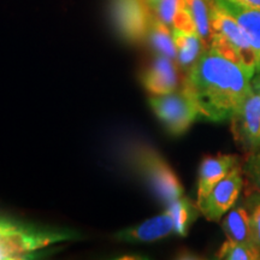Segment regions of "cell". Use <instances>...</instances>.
<instances>
[{
	"label": "cell",
	"mask_w": 260,
	"mask_h": 260,
	"mask_svg": "<svg viewBox=\"0 0 260 260\" xmlns=\"http://www.w3.org/2000/svg\"><path fill=\"white\" fill-rule=\"evenodd\" d=\"M146 3H147L149 8H151L152 11H153L154 8L157 6V4L159 3V0H146Z\"/></svg>",
	"instance_id": "603a6c76"
},
{
	"label": "cell",
	"mask_w": 260,
	"mask_h": 260,
	"mask_svg": "<svg viewBox=\"0 0 260 260\" xmlns=\"http://www.w3.org/2000/svg\"><path fill=\"white\" fill-rule=\"evenodd\" d=\"M165 210L171 214L175 225V235L177 236H187L189 228L200 212L198 205H194L193 201L186 197L174 200L167 205Z\"/></svg>",
	"instance_id": "9a60e30c"
},
{
	"label": "cell",
	"mask_w": 260,
	"mask_h": 260,
	"mask_svg": "<svg viewBox=\"0 0 260 260\" xmlns=\"http://www.w3.org/2000/svg\"><path fill=\"white\" fill-rule=\"evenodd\" d=\"M234 140L245 153L260 147V82L252 79V88L230 119Z\"/></svg>",
	"instance_id": "8992f818"
},
{
	"label": "cell",
	"mask_w": 260,
	"mask_h": 260,
	"mask_svg": "<svg viewBox=\"0 0 260 260\" xmlns=\"http://www.w3.org/2000/svg\"><path fill=\"white\" fill-rule=\"evenodd\" d=\"M253 80H255V79H253ZM255 81H258V82H260V81H259V80H255Z\"/></svg>",
	"instance_id": "cb8c5ba5"
},
{
	"label": "cell",
	"mask_w": 260,
	"mask_h": 260,
	"mask_svg": "<svg viewBox=\"0 0 260 260\" xmlns=\"http://www.w3.org/2000/svg\"><path fill=\"white\" fill-rule=\"evenodd\" d=\"M217 259L223 260H260V248L226 239L217 252Z\"/></svg>",
	"instance_id": "e0dca14e"
},
{
	"label": "cell",
	"mask_w": 260,
	"mask_h": 260,
	"mask_svg": "<svg viewBox=\"0 0 260 260\" xmlns=\"http://www.w3.org/2000/svg\"><path fill=\"white\" fill-rule=\"evenodd\" d=\"M184 2L193 16L198 34L205 41H209L211 35L210 2L209 0H184Z\"/></svg>",
	"instance_id": "ac0fdd59"
},
{
	"label": "cell",
	"mask_w": 260,
	"mask_h": 260,
	"mask_svg": "<svg viewBox=\"0 0 260 260\" xmlns=\"http://www.w3.org/2000/svg\"><path fill=\"white\" fill-rule=\"evenodd\" d=\"M76 232L0 216V260L34 258L41 249L76 239Z\"/></svg>",
	"instance_id": "7a4b0ae2"
},
{
	"label": "cell",
	"mask_w": 260,
	"mask_h": 260,
	"mask_svg": "<svg viewBox=\"0 0 260 260\" xmlns=\"http://www.w3.org/2000/svg\"><path fill=\"white\" fill-rule=\"evenodd\" d=\"M254 74L207 46L187 70L182 86L199 110L200 118L222 123L232 119L252 88Z\"/></svg>",
	"instance_id": "6da1fadb"
},
{
	"label": "cell",
	"mask_w": 260,
	"mask_h": 260,
	"mask_svg": "<svg viewBox=\"0 0 260 260\" xmlns=\"http://www.w3.org/2000/svg\"><path fill=\"white\" fill-rule=\"evenodd\" d=\"M230 14L245 30L255 57V73L253 79L260 81V11L236 5L229 0H220Z\"/></svg>",
	"instance_id": "7c38bea8"
},
{
	"label": "cell",
	"mask_w": 260,
	"mask_h": 260,
	"mask_svg": "<svg viewBox=\"0 0 260 260\" xmlns=\"http://www.w3.org/2000/svg\"><path fill=\"white\" fill-rule=\"evenodd\" d=\"M246 207L251 219L253 239L255 245L260 248V193L252 189V194L247 199Z\"/></svg>",
	"instance_id": "ffe728a7"
},
{
	"label": "cell",
	"mask_w": 260,
	"mask_h": 260,
	"mask_svg": "<svg viewBox=\"0 0 260 260\" xmlns=\"http://www.w3.org/2000/svg\"><path fill=\"white\" fill-rule=\"evenodd\" d=\"M183 4L184 0H159L153 12L161 22L171 27L175 16Z\"/></svg>",
	"instance_id": "44dd1931"
},
{
	"label": "cell",
	"mask_w": 260,
	"mask_h": 260,
	"mask_svg": "<svg viewBox=\"0 0 260 260\" xmlns=\"http://www.w3.org/2000/svg\"><path fill=\"white\" fill-rule=\"evenodd\" d=\"M209 2L211 21L209 47L254 74V52L241 24L224 8L220 0Z\"/></svg>",
	"instance_id": "3957f363"
},
{
	"label": "cell",
	"mask_w": 260,
	"mask_h": 260,
	"mask_svg": "<svg viewBox=\"0 0 260 260\" xmlns=\"http://www.w3.org/2000/svg\"><path fill=\"white\" fill-rule=\"evenodd\" d=\"M149 105L162 125L175 136L184 134L200 118L197 104L183 86L172 93L152 95Z\"/></svg>",
	"instance_id": "5b68a950"
},
{
	"label": "cell",
	"mask_w": 260,
	"mask_h": 260,
	"mask_svg": "<svg viewBox=\"0 0 260 260\" xmlns=\"http://www.w3.org/2000/svg\"><path fill=\"white\" fill-rule=\"evenodd\" d=\"M222 229L225 233L226 239L258 247L253 239L251 219L246 205H235L228 211L224 216Z\"/></svg>",
	"instance_id": "4fadbf2b"
},
{
	"label": "cell",
	"mask_w": 260,
	"mask_h": 260,
	"mask_svg": "<svg viewBox=\"0 0 260 260\" xmlns=\"http://www.w3.org/2000/svg\"><path fill=\"white\" fill-rule=\"evenodd\" d=\"M241 167L245 178L251 184L252 189L260 193V147L247 154Z\"/></svg>",
	"instance_id": "d6986e66"
},
{
	"label": "cell",
	"mask_w": 260,
	"mask_h": 260,
	"mask_svg": "<svg viewBox=\"0 0 260 260\" xmlns=\"http://www.w3.org/2000/svg\"><path fill=\"white\" fill-rule=\"evenodd\" d=\"M237 165H240V157L236 154H216L204 158L198 175L197 201L203 200Z\"/></svg>",
	"instance_id": "30bf717a"
},
{
	"label": "cell",
	"mask_w": 260,
	"mask_h": 260,
	"mask_svg": "<svg viewBox=\"0 0 260 260\" xmlns=\"http://www.w3.org/2000/svg\"><path fill=\"white\" fill-rule=\"evenodd\" d=\"M147 39L158 54L176 59V46H175L174 37H172V29L164 22H161L154 15V12L148 29Z\"/></svg>",
	"instance_id": "2e32d148"
},
{
	"label": "cell",
	"mask_w": 260,
	"mask_h": 260,
	"mask_svg": "<svg viewBox=\"0 0 260 260\" xmlns=\"http://www.w3.org/2000/svg\"><path fill=\"white\" fill-rule=\"evenodd\" d=\"M175 235V225L168 210L134 228L117 233L115 239L124 242H153Z\"/></svg>",
	"instance_id": "8fae6325"
},
{
	"label": "cell",
	"mask_w": 260,
	"mask_h": 260,
	"mask_svg": "<svg viewBox=\"0 0 260 260\" xmlns=\"http://www.w3.org/2000/svg\"><path fill=\"white\" fill-rule=\"evenodd\" d=\"M132 158L136 170L162 204L169 205L183 197V186L177 175L158 151L139 145L134 147Z\"/></svg>",
	"instance_id": "277c9868"
},
{
	"label": "cell",
	"mask_w": 260,
	"mask_h": 260,
	"mask_svg": "<svg viewBox=\"0 0 260 260\" xmlns=\"http://www.w3.org/2000/svg\"><path fill=\"white\" fill-rule=\"evenodd\" d=\"M229 2H232L236 5L243 6V8L260 11V0H229Z\"/></svg>",
	"instance_id": "7402d4cb"
},
{
	"label": "cell",
	"mask_w": 260,
	"mask_h": 260,
	"mask_svg": "<svg viewBox=\"0 0 260 260\" xmlns=\"http://www.w3.org/2000/svg\"><path fill=\"white\" fill-rule=\"evenodd\" d=\"M175 46H176V60L180 67L189 69L205 48V41L198 32L183 31L180 29L172 28Z\"/></svg>",
	"instance_id": "5bb4252c"
},
{
	"label": "cell",
	"mask_w": 260,
	"mask_h": 260,
	"mask_svg": "<svg viewBox=\"0 0 260 260\" xmlns=\"http://www.w3.org/2000/svg\"><path fill=\"white\" fill-rule=\"evenodd\" d=\"M111 17L123 40L138 44L147 39L153 11L146 0H111Z\"/></svg>",
	"instance_id": "52a82bcc"
},
{
	"label": "cell",
	"mask_w": 260,
	"mask_h": 260,
	"mask_svg": "<svg viewBox=\"0 0 260 260\" xmlns=\"http://www.w3.org/2000/svg\"><path fill=\"white\" fill-rule=\"evenodd\" d=\"M245 182L242 167L237 165L212 188L203 200L197 201L200 213L210 222H219L235 206Z\"/></svg>",
	"instance_id": "ba28073f"
},
{
	"label": "cell",
	"mask_w": 260,
	"mask_h": 260,
	"mask_svg": "<svg viewBox=\"0 0 260 260\" xmlns=\"http://www.w3.org/2000/svg\"><path fill=\"white\" fill-rule=\"evenodd\" d=\"M145 89L152 95H162L178 89V70L174 59L158 54L141 75Z\"/></svg>",
	"instance_id": "9c48e42d"
}]
</instances>
